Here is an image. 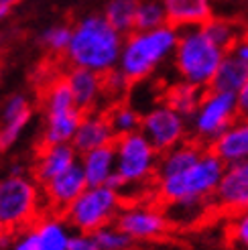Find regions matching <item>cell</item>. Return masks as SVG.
Masks as SVG:
<instances>
[{
    "mask_svg": "<svg viewBox=\"0 0 248 250\" xmlns=\"http://www.w3.org/2000/svg\"><path fill=\"white\" fill-rule=\"evenodd\" d=\"M204 33L212 39L218 47H222L224 51H228V49L232 47V43L238 39L242 29L238 27L234 21L230 19H220V17H209L204 24H202Z\"/></svg>",
    "mask_w": 248,
    "mask_h": 250,
    "instance_id": "27",
    "label": "cell"
},
{
    "mask_svg": "<svg viewBox=\"0 0 248 250\" xmlns=\"http://www.w3.org/2000/svg\"><path fill=\"white\" fill-rule=\"evenodd\" d=\"M63 78L73 94V100L82 112L100 110V106L106 102L104 92V76L98 71L85 69V67H69Z\"/></svg>",
    "mask_w": 248,
    "mask_h": 250,
    "instance_id": "13",
    "label": "cell"
},
{
    "mask_svg": "<svg viewBox=\"0 0 248 250\" xmlns=\"http://www.w3.org/2000/svg\"><path fill=\"white\" fill-rule=\"evenodd\" d=\"M116 175L108 185L118 189L124 202L155 197V177L159 165V151L148 143L143 132H132L114 141Z\"/></svg>",
    "mask_w": 248,
    "mask_h": 250,
    "instance_id": "2",
    "label": "cell"
},
{
    "mask_svg": "<svg viewBox=\"0 0 248 250\" xmlns=\"http://www.w3.org/2000/svg\"><path fill=\"white\" fill-rule=\"evenodd\" d=\"M228 51H232L234 55H238L240 59L248 61V31H242L240 33V37L232 43V47L228 49Z\"/></svg>",
    "mask_w": 248,
    "mask_h": 250,
    "instance_id": "33",
    "label": "cell"
},
{
    "mask_svg": "<svg viewBox=\"0 0 248 250\" xmlns=\"http://www.w3.org/2000/svg\"><path fill=\"white\" fill-rule=\"evenodd\" d=\"M10 246V234H2V238H0V250H8Z\"/></svg>",
    "mask_w": 248,
    "mask_h": 250,
    "instance_id": "36",
    "label": "cell"
},
{
    "mask_svg": "<svg viewBox=\"0 0 248 250\" xmlns=\"http://www.w3.org/2000/svg\"><path fill=\"white\" fill-rule=\"evenodd\" d=\"M71 41V24L55 22L39 33V45L53 55H65Z\"/></svg>",
    "mask_w": 248,
    "mask_h": 250,
    "instance_id": "28",
    "label": "cell"
},
{
    "mask_svg": "<svg viewBox=\"0 0 248 250\" xmlns=\"http://www.w3.org/2000/svg\"><path fill=\"white\" fill-rule=\"evenodd\" d=\"M114 141H116V134L108 122V114L104 110H90V112H83L71 145L78 148V153H85V151H92V148L114 145Z\"/></svg>",
    "mask_w": 248,
    "mask_h": 250,
    "instance_id": "16",
    "label": "cell"
},
{
    "mask_svg": "<svg viewBox=\"0 0 248 250\" xmlns=\"http://www.w3.org/2000/svg\"><path fill=\"white\" fill-rule=\"evenodd\" d=\"M230 234H232V238L236 240L240 246L248 248V209L234 214Z\"/></svg>",
    "mask_w": 248,
    "mask_h": 250,
    "instance_id": "31",
    "label": "cell"
},
{
    "mask_svg": "<svg viewBox=\"0 0 248 250\" xmlns=\"http://www.w3.org/2000/svg\"><path fill=\"white\" fill-rule=\"evenodd\" d=\"M69 250H100L94 232H73Z\"/></svg>",
    "mask_w": 248,
    "mask_h": 250,
    "instance_id": "32",
    "label": "cell"
},
{
    "mask_svg": "<svg viewBox=\"0 0 248 250\" xmlns=\"http://www.w3.org/2000/svg\"><path fill=\"white\" fill-rule=\"evenodd\" d=\"M224 49L218 47L202 27L179 29V39L173 53V76L202 90L212 87L216 71L224 59Z\"/></svg>",
    "mask_w": 248,
    "mask_h": 250,
    "instance_id": "5",
    "label": "cell"
},
{
    "mask_svg": "<svg viewBox=\"0 0 248 250\" xmlns=\"http://www.w3.org/2000/svg\"><path fill=\"white\" fill-rule=\"evenodd\" d=\"M236 118H240L236 94L207 87L189 118V139L209 146Z\"/></svg>",
    "mask_w": 248,
    "mask_h": 250,
    "instance_id": "8",
    "label": "cell"
},
{
    "mask_svg": "<svg viewBox=\"0 0 248 250\" xmlns=\"http://www.w3.org/2000/svg\"><path fill=\"white\" fill-rule=\"evenodd\" d=\"M116 226L124 230L132 240L148 242L163 238L171 224L163 206L157 199H139V202H124L116 218Z\"/></svg>",
    "mask_w": 248,
    "mask_h": 250,
    "instance_id": "9",
    "label": "cell"
},
{
    "mask_svg": "<svg viewBox=\"0 0 248 250\" xmlns=\"http://www.w3.org/2000/svg\"><path fill=\"white\" fill-rule=\"evenodd\" d=\"M141 0H108L102 15L108 22L116 27L122 35H128L136 29V10Z\"/></svg>",
    "mask_w": 248,
    "mask_h": 250,
    "instance_id": "26",
    "label": "cell"
},
{
    "mask_svg": "<svg viewBox=\"0 0 248 250\" xmlns=\"http://www.w3.org/2000/svg\"><path fill=\"white\" fill-rule=\"evenodd\" d=\"M22 0H0V21H6Z\"/></svg>",
    "mask_w": 248,
    "mask_h": 250,
    "instance_id": "35",
    "label": "cell"
},
{
    "mask_svg": "<svg viewBox=\"0 0 248 250\" xmlns=\"http://www.w3.org/2000/svg\"><path fill=\"white\" fill-rule=\"evenodd\" d=\"M236 98H238V110H240V116L248 118V80H246V83L240 87V92L236 94Z\"/></svg>",
    "mask_w": 248,
    "mask_h": 250,
    "instance_id": "34",
    "label": "cell"
},
{
    "mask_svg": "<svg viewBox=\"0 0 248 250\" xmlns=\"http://www.w3.org/2000/svg\"><path fill=\"white\" fill-rule=\"evenodd\" d=\"M246 80H248V61L240 59L232 51H226L224 59H222V63L216 71L212 87L214 90H222V92L238 94L240 87L246 83Z\"/></svg>",
    "mask_w": 248,
    "mask_h": 250,
    "instance_id": "23",
    "label": "cell"
},
{
    "mask_svg": "<svg viewBox=\"0 0 248 250\" xmlns=\"http://www.w3.org/2000/svg\"><path fill=\"white\" fill-rule=\"evenodd\" d=\"M226 165L206 148L204 155L185 171L155 179V199L165 206L183 199H214Z\"/></svg>",
    "mask_w": 248,
    "mask_h": 250,
    "instance_id": "6",
    "label": "cell"
},
{
    "mask_svg": "<svg viewBox=\"0 0 248 250\" xmlns=\"http://www.w3.org/2000/svg\"><path fill=\"white\" fill-rule=\"evenodd\" d=\"M167 12L161 0H141L136 10V29L151 31L167 24Z\"/></svg>",
    "mask_w": 248,
    "mask_h": 250,
    "instance_id": "29",
    "label": "cell"
},
{
    "mask_svg": "<svg viewBox=\"0 0 248 250\" xmlns=\"http://www.w3.org/2000/svg\"><path fill=\"white\" fill-rule=\"evenodd\" d=\"M80 163V153L71 143L63 145H41L35 157L33 177L41 185Z\"/></svg>",
    "mask_w": 248,
    "mask_h": 250,
    "instance_id": "15",
    "label": "cell"
},
{
    "mask_svg": "<svg viewBox=\"0 0 248 250\" xmlns=\"http://www.w3.org/2000/svg\"><path fill=\"white\" fill-rule=\"evenodd\" d=\"M106 114H108V122H110V126H112L116 139L132 134V132H141L143 112L139 108H134L128 100H122V102L108 106Z\"/></svg>",
    "mask_w": 248,
    "mask_h": 250,
    "instance_id": "25",
    "label": "cell"
},
{
    "mask_svg": "<svg viewBox=\"0 0 248 250\" xmlns=\"http://www.w3.org/2000/svg\"><path fill=\"white\" fill-rule=\"evenodd\" d=\"M124 35L100 12L80 17L71 24V41L65 51L67 63L106 76L118 67Z\"/></svg>",
    "mask_w": 248,
    "mask_h": 250,
    "instance_id": "1",
    "label": "cell"
},
{
    "mask_svg": "<svg viewBox=\"0 0 248 250\" xmlns=\"http://www.w3.org/2000/svg\"><path fill=\"white\" fill-rule=\"evenodd\" d=\"M204 92L206 90H202V87H197V85L175 80L165 87L163 102H167L173 110H177L181 116L191 118L193 112L197 110V106H200V102H202Z\"/></svg>",
    "mask_w": 248,
    "mask_h": 250,
    "instance_id": "24",
    "label": "cell"
},
{
    "mask_svg": "<svg viewBox=\"0 0 248 250\" xmlns=\"http://www.w3.org/2000/svg\"><path fill=\"white\" fill-rule=\"evenodd\" d=\"M161 2L165 6L169 24L177 29L202 27L209 17H214L209 0H161Z\"/></svg>",
    "mask_w": 248,
    "mask_h": 250,
    "instance_id": "20",
    "label": "cell"
},
{
    "mask_svg": "<svg viewBox=\"0 0 248 250\" xmlns=\"http://www.w3.org/2000/svg\"><path fill=\"white\" fill-rule=\"evenodd\" d=\"M43 187V199H45V209L55 211V214H63V211L76 202L82 195V191L88 187V181L83 177V171L78 165L69 167L51 181L41 185Z\"/></svg>",
    "mask_w": 248,
    "mask_h": 250,
    "instance_id": "11",
    "label": "cell"
},
{
    "mask_svg": "<svg viewBox=\"0 0 248 250\" xmlns=\"http://www.w3.org/2000/svg\"><path fill=\"white\" fill-rule=\"evenodd\" d=\"M214 199L220 209L232 214L248 209V161L226 167Z\"/></svg>",
    "mask_w": 248,
    "mask_h": 250,
    "instance_id": "14",
    "label": "cell"
},
{
    "mask_svg": "<svg viewBox=\"0 0 248 250\" xmlns=\"http://www.w3.org/2000/svg\"><path fill=\"white\" fill-rule=\"evenodd\" d=\"M206 148L207 146L200 145L197 141L187 139L181 145L169 148V151H163L159 155V165H157V177L155 179L171 177V175H177V173L185 171L204 155Z\"/></svg>",
    "mask_w": 248,
    "mask_h": 250,
    "instance_id": "21",
    "label": "cell"
},
{
    "mask_svg": "<svg viewBox=\"0 0 248 250\" xmlns=\"http://www.w3.org/2000/svg\"><path fill=\"white\" fill-rule=\"evenodd\" d=\"M216 199H183V202L165 204L163 209L167 220L175 228H189L200 224L216 209Z\"/></svg>",
    "mask_w": 248,
    "mask_h": 250,
    "instance_id": "22",
    "label": "cell"
},
{
    "mask_svg": "<svg viewBox=\"0 0 248 250\" xmlns=\"http://www.w3.org/2000/svg\"><path fill=\"white\" fill-rule=\"evenodd\" d=\"M94 236H96L100 250H130V246L134 242L126 232L116 226V224H108V226L96 230Z\"/></svg>",
    "mask_w": 248,
    "mask_h": 250,
    "instance_id": "30",
    "label": "cell"
},
{
    "mask_svg": "<svg viewBox=\"0 0 248 250\" xmlns=\"http://www.w3.org/2000/svg\"><path fill=\"white\" fill-rule=\"evenodd\" d=\"M80 167L88 185H108L116 175V151L114 145L92 148L80 153Z\"/></svg>",
    "mask_w": 248,
    "mask_h": 250,
    "instance_id": "19",
    "label": "cell"
},
{
    "mask_svg": "<svg viewBox=\"0 0 248 250\" xmlns=\"http://www.w3.org/2000/svg\"><path fill=\"white\" fill-rule=\"evenodd\" d=\"M141 132L159 153H163L189 139V118L181 116L167 102H159L143 112Z\"/></svg>",
    "mask_w": 248,
    "mask_h": 250,
    "instance_id": "10",
    "label": "cell"
},
{
    "mask_svg": "<svg viewBox=\"0 0 248 250\" xmlns=\"http://www.w3.org/2000/svg\"><path fill=\"white\" fill-rule=\"evenodd\" d=\"M179 39V29L173 24H163L159 29L124 35V45L118 61V69L130 83L153 80L155 73L173 59Z\"/></svg>",
    "mask_w": 248,
    "mask_h": 250,
    "instance_id": "3",
    "label": "cell"
},
{
    "mask_svg": "<svg viewBox=\"0 0 248 250\" xmlns=\"http://www.w3.org/2000/svg\"><path fill=\"white\" fill-rule=\"evenodd\" d=\"M39 250H69V242L73 230L63 214L45 211V214L33 224Z\"/></svg>",
    "mask_w": 248,
    "mask_h": 250,
    "instance_id": "18",
    "label": "cell"
},
{
    "mask_svg": "<svg viewBox=\"0 0 248 250\" xmlns=\"http://www.w3.org/2000/svg\"><path fill=\"white\" fill-rule=\"evenodd\" d=\"M2 234H4V232H2V230H0V238H2Z\"/></svg>",
    "mask_w": 248,
    "mask_h": 250,
    "instance_id": "37",
    "label": "cell"
},
{
    "mask_svg": "<svg viewBox=\"0 0 248 250\" xmlns=\"http://www.w3.org/2000/svg\"><path fill=\"white\" fill-rule=\"evenodd\" d=\"M207 148L226 167L248 161V118H236Z\"/></svg>",
    "mask_w": 248,
    "mask_h": 250,
    "instance_id": "17",
    "label": "cell"
},
{
    "mask_svg": "<svg viewBox=\"0 0 248 250\" xmlns=\"http://www.w3.org/2000/svg\"><path fill=\"white\" fill-rule=\"evenodd\" d=\"M43 187L27 171H6L0 177V230L17 234L45 214Z\"/></svg>",
    "mask_w": 248,
    "mask_h": 250,
    "instance_id": "4",
    "label": "cell"
},
{
    "mask_svg": "<svg viewBox=\"0 0 248 250\" xmlns=\"http://www.w3.org/2000/svg\"><path fill=\"white\" fill-rule=\"evenodd\" d=\"M124 197L112 185H88L63 216L76 232H96L108 224H114Z\"/></svg>",
    "mask_w": 248,
    "mask_h": 250,
    "instance_id": "7",
    "label": "cell"
},
{
    "mask_svg": "<svg viewBox=\"0 0 248 250\" xmlns=\"http://www.w3.org/2000/svg\"><path fill=\"white\" fill-rule=\"evenodd\" d=\"M33 118V102L22 92L10 94L0 108V151H6L27 130Z\"/></svg>",
    "mask_w": 248,
    "mask_h": 250,
    "instance_id": "12",
    "label": "cell"
}]
</instances>
